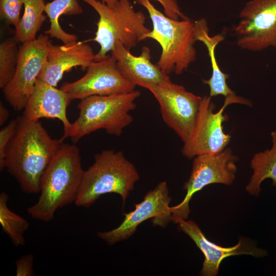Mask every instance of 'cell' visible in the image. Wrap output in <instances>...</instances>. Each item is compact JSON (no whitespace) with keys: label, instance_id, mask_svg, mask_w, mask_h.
Wrapping results in <instances>:
<instances>
[{"label":"cell","instance_id":"cell-1","mask_svg":"<svg viewBox=\"0 0 276 276\" xmlns=\"http://www.w3.org/2000/svg\"><path fill=\"white\" fill-rule=\"evenodd\" d=\"M17 119L16 133L6 151L5 168L24 192L37 194L43 173L64 139H52L39 121L22 116Z\"/></svg>","mask_w":276,"mask_h":276},{"label":"cell","instance_id":"cell-2","mask_svg":"<svg viewBox=\"0 0 276 276\" xmlns=\"http://www.w3.org/2000/svg\"><path fill=\"white\" fill-rule=\"evenodd\" d=\"M83 172L78 147L63 143L43 173L39 197L28 213L41 221L52 220L59 209L75 202Z\"/></svg>","mask_w":276,"mask_h":276},{"label":"cell","instance_id":"cell-3","mask_svg":"<svg viewBox=\"0 0 276 276\" xmlns=\"http://www.w3.org/2000/svg\"><path fill=\"white\" fill-rule=\"evenodd\" d=\"M134 165L121 151L104 150L95 154L94 164L84 171L75 204L88 207L102 195L118 194L123 205L139 180Z\"/></svg>","mask_w":276,"mask_h":276},{"label":"cell","instance_id":"cell-4","mask_svg":"<svg viewBox=\"0 0 276 276\" xmlns=\"http://www.w3.org/2000/svg\"><path fill=\"white\" fill-rule=\"evenodd\" d=\"M137 90L105 96H92L81 100L78 105L79 115L64 131L62 137H70L74 143L99 129L111 135L120 136L133 122L130 112L136 107L140 96Z\"/></svg>","mask_w":276,"mask_h":276},{"label":"cell","instance_id":"cell-5","mask_svg":"<svg viewBox=\"0 0 276 276\" xmlns=\"http://www.w3.org/2000/svg\"><path fill=\"white\" fill-rule=\"evenodd\" d=\"M136 1L148 11L153 26L144 40H155L162 48L156 64L167 75L181 74L196 59L194 22L189 18H170L157 10L149 0Z\"/></svg>","mask_w":276,"mask_h":276},{"label":"cell","instance_id":"cell-6","mask_svg":"<svg viewBox=\"0 0 276 276\" xmlns=\"http://www.w3.org/2000/svg\"><path fill=\"white\" fill-rule=\"evenodd\" d=\"M80 1L91 7L99 16L93 40L100 49L95 60L106 58L118 42L129 50L133 48L150 31L145 25L144 13L135 11L129 0H119L112 7L100 0Z\"/></svg>","mask_w":276,"mask_h":276},{"label":"cell","instance_id":"cell-7","mask_svg":"<svg viewBox=\"0 0 276 276\" xmlns=\"http://www.w3.org/2000/svg\"><path fill=\"white\" fill-rule=\"evenodd\" d=\"M210 96L202 97L193 131L183 143L182 155L188 159L204 154L219 152L227 147L231 136L223 131V123L228 119L224 114L225 108L232 104L251 106L248 99L236 96L225 98L221 108L215 112V104Z\"/></svg>","mask_w":276,"mask_h":276},{"label":"cell","instance_id":"cell-8","mask_svg":"<svg viewBox=\"0 0 276 276\" xmlns=\"http://www.w3.org/2000/svg\"><path fill=\"white\" fill-rule=\"evenodd\" d=\"M238 160V157L228 147L216 153L194 157L190 177L183 187L186 195L179 204L171 206L172 216L187 219L191 213L189 202L192 197L206 186L213 183L231 185L235 180Z\"/></svg>","mask_w":276,"mask_h":276},{"label":"cell","instance_id":"cell-9","mask_svg":"<svg viewBox=\"0 0 276 276\" xmlns=\"http://www.w3.org/2000/svg\"><path fill=\"white\" fill-rule=\"evenodd\" d=\"M145 88L156 99L164 122L185 143L194 129L202 97L171 80Z\"/></svg>","mask_w":276,"mask_h":276},{"label":"cell","instance_id":"cell-10","mask_svg":"<svg viewBox=\"0 0 276 276\" xmlns=\"http://www.w3.org/2000/svg\"><path fill=\"white\" fill-rule=\"evenodd\" d=\"M51 42L49 35L40 34L35 40L20 47L15 74L3 88L6 100L14 110L24 109L44 65Z\"/></svg>","mask_w":276,"mask_h":276},{"label":"cell","instance_id":"cell-11","mask_svg":"<svg viewBox=\"0 0 276 276\" xmlns=\"http://www.w3.org/2000/svg\"><path fill=\"white\" fill-rule=\"evenodd\" d=\"M234 30L237 45L259 52L276 43V0H250L240 11Z\"/></svg>","mask_w":276,"mask_h":276},{"label":"cell","instance_id":"cell-12","mask_svg":"<svg viewBox=\"0 0 276 276\" xmlns=\"http://www.w3.org/2000/svg\"><path fill=\"white\" fill-rule=\"evenodd\" d=\"M171 201L167 183L162 181L145 195L142 202L135 204L133 211L124 214L123 221L117 227L99 232L98 237L108 244L113 245L131 236L137 226L148 219L152 218L154 225L165 226L171 221Z\"/></svg>","mask_w":276,"mask_h":276},{"label":"cell","instance_id":"cell-13","mask_svg":"<svg viewBox=\"0 0 276 276\" xmlns=\"http://www.w3.org/2000/svg\"><path fill=\"white\" fill-rule=\"evenodd\" d=\"M135 86L122 75L115 57L111 54L103 59L94 60L82 77L64 83L60 88L72 101L92 96L129 93L135 90Z\"/></svg>","mask_w":276,"mask_h":276},{"label":"cell","instance_id":"cell-14","mask_svg":"<svg viewBox=\"0 0 276 276\" xmlns=\"http://www.w3.org/2000/svg\"><path fill=\"white\" fill-rule=\"evenodd\" d=\"M171 221L177 224L179 228L194 241L203 253L204 259L200 271L201 275H217L223 260L230 256L247 255L263 258L267 255V250L257 247L247 238H241L238 243L232 247H223L209 241L193 220L172 215Z\"/></svg>","mask_w":276,"mask_h":276},{"label":"cell","instance_id":"cell-15","mask_svg":"<svg viewBox=\"0 0 276 276\" xmlns=\"http://www.w3.org/2000/svg\"><path fill=\"white\" fill-rule=\"evenodd\" d=\"M95 59L93 49L87 43L76 40L57 45L51 42L37 80L56 87L65 72L77 66L85 70Z\"/></svg>","mask_w":276,"mask_h":276},{"label":"cell","instance_id":"cell-16","mask_svg":"<svg viewBox=\"0 0 276 276\" xmlns=\"http://www.w3.org/2000/svg\"><path fill=\"white\" fill-rule=\"evenodd\" d=\"M116 58L118 68L122 75L134 85L146 88L171 80L156 64L151 61L150 49L144 47L141 54L136 56L118 42L111 52Z\"/></svg>","mask_w":276,"mask_h":276},{"label":"cell","instance_id":"cell-17","mask_svg":"<svg viewBox=\"0 0 276 276\" xmlns=\"http://www.w3.org/2000/svg\"><path fill=\"white\" fill-rule=\"evenodd\" d=\"M71 101L61 88L37 80L22 116L31 121L57 119L62 123L65 131L71 125L66 116V109Z\"/></svg>","mask_w":276,"mask_h":276},{"label":"cell","instance_id":"cell-18","mask_svg":"<svg viewBox=\"0 0 276 276\" xmlns=\"http://www.w3.org/2000/svg\"><path fill=\"white\" fill-rule=\"evenodd\" d=\"M194 22L196 40L202 42L205 46L211 62L212 75L209 79L203 80V83L209 86V96L212 98L221 95L225 98L237 96L227 84L229 75L221 70L216 58L215 49L224 40L223 36L221 34L210 36L208 22L204 18Z\"/></svg>","mask_w":276,"mask_h":276},{"label":"cell","instance_id":"cell-19","mask_svg":"<svg viewBox=\"0 0 276 276\" xmlns=\"http://www.w3.org/2000/svg\"><path fill=\"white\" fill-rule=\"evenodd\" d=\"M270 136L271 148L256 153L250 160L252 174L245 189L253 196L259 195L261 185L266 179H270L272 185L276 186V130L271 132Z\"/></svg>","mask_w":276,"mask_h":276},{"label":"cell","instance_id":"cell-20","mask_svg":"<svg viewBox=\"0 0 276 276\" xmlns=\"http://www.w3.org/2000/svg\"><path fill=\"white\" fill-rule=\"evenodd\" d=\"M83 12L77 0H53L46 3L44 12L49 19L50 26L44 33L60 40L63 44L77 40L75 35L65 32L61 28L59 18L63 15H79Z\"/></svg>","mask_w":276,"mask_h":276},{"label":"cell","instance_id":"cell-21","mask_svg":"<svg viewBox=\"0 0 276 276\" xmlns=\"http://www.w3.org/2000/svg\"><path fill=\"white\" fill-rule=\"evenodd\" d=\"M44 0H25L24 12L14 36L18 42L24 44L36 39V34L47 18L44 14Z\"/></svg>","mask_w":276,"mask_h":276},{"label":"cell","instance_id":"cell-22","mask_svg":"<svg viewBox=\"0 0 276 276\" xmlns=\"http://www.w3.org/2000/svg\"><path fill=\"white\" fill-rule=\"evenodd\" d=\"M8 195L4 192L0 194V224L3 231L16 246L25 244L24 234L30 225L28 221L8 206Z\"/></svg>","mask_w":276,"mask_h":276},{"label":"cell","instance_id":"cell-23","mask_svg":"<svg viewBox=\"0 0 276 276\" xmlns=\"http://www.w3.org/2000/svg\"><path fill=\"white\" fill-rule=\"evenodd\" d=\"M18 42L13 37L0 44V88L3 89L13 77L18 60Z\"/></svg>","mask_w":276,"mask_h":276},{"label":"cell","instance_id":"cell-24","mask_svg":"<svg viewBox=\"0 0 276 276\" xmlns=\"http://www.w3.org/2000/svg\"><path fill=\"white\" fill-rule=\"evenodd\" d=\"M25 0H0L1 18L15 28L20 19V13Z\"/></svg>","mask_w":276,"mask_h":276},{"label":"cell","instance_id":"cell-25","mask_svg":"<svg viewBox=\"0 0 276 276\" xmlns=\"http://www.w3.org/2000/svg\"><path fill=\"white\" fill-rule=\"evenodd\" d=\"M18 123V119H13L0 130V169L1 171L5 169L6 151L16 133Z\"/></svg>","mask_w":276,"mask_h":276},{"label":"cell","instance_id":"cell-26","mask_svg":"<svg viewBox=\"0 0 276 276\" xmlns=\"http://www.w3.org/2000/svg\"><path fill=\"white\" fill-rule=\"evenodd\" d=\"M150 1V0H149ZM160 3L167 16L175 19H186L188 18L181 11L176 0H154Z\"/></svg>","mask_w":276,"mask_h":276},{"label":"cell","instance_id":"cell-27","mask_svg":"<svg viewBox=\"0 0 276 276\" xmlns=\"http://www.w3.org/2000/svg\"><path fill=\"white\" fill-rule=\"evenodd\" d=\"M34 257L32 255H24L16 262L17 276L34 275L33 270Z\"/></svg>","mask_w":276,"mask_h":276},{"label":"cell","instance_id":"cell-28","mask_svg":"<svg viewBox=\"0 0 276 276\" xmlns=\"http://www.w3.org/2000/svg\"><path fill=\"white\" fill-rule=\"evenodd\" d=\"M9 112L2 102H0V125L2 126L9 117Z\"/></svg>","mask_w":276,"mask_h":276},{"label":"cell","instance_id":"cell-29","mask_svg":"<svg viewBox=\"0 0 276 276\" xmlns=\"http://www.w3.org/2000/svg\"><path fill=\"white\" fill-rule=\"evenodd\" d=\"M109 7H112L119 0H100Z\"/></svg>","mask_w":276,"mask_h":276},{"label":"cell","instance_id":"cell-30","mask_svg":"<svg viewBox=\"0 0 276 276\" xmlns=\"http://www.w3.org/2000/svg\"><path fill=\"white\" fill-rule=\"evenodd\" d=\"M274 47V48H275V49H276V43H275V44Z\"/></svg>","mask_w":276,"mask_h":276}]
</instances>
